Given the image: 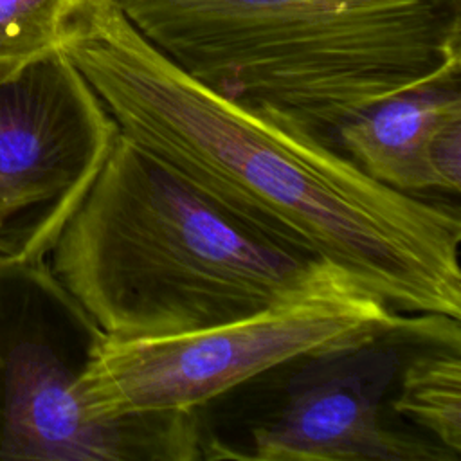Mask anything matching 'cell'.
Instances as JSON below:
<instances>
[{
    "mask_svg": "<svg viewBox=\"0 0 461 461\" xmlns=\"http://www.w3.org/2000/svg\"><path fill=\"white\" fill-rule=\"evenodd\" d=\"M58 49L124 137L227 214L400 313L461 321L457 202L394 191L339 146L216 94L113 0H68Z\"/></svg>",
    "mask_w": 461,
    "mask_h": 461,
    "instance_id": "1",
    "label": "cell"
},
{
    "mask_svg": "<svg viewBox=\"0 0 461 461\" xmlns=\"http://www.w3.org/2000/svg\"><path fill=\"white\" fill-rule=\"evenodd\" d=\"M47 261L117 340L193 333L351 283L243 225L121 131Z\"/></svg>",
    "mask_w": 461,
    "mask_h": 461,
    "instance_id": "2",
    "label": "cell"
},
{
    "mask_svg": "<svg viewBox=\"0 0 461 461\" xmlns=\"http://www.w3.org/2000/svg\"><path fill=\"white\" fill-rule=\"evenodd\" d=\"M216 94L337 146L339 128L461 77V0H113Z\"/></svg>",
    "mask_w": 461,
    "mask_h": 461,
    "instance_id": "3",
    "label": "cell"
},
{
    "mask_svg": "<svg viewBox=\"0 0 461 461\" xmlns=\"http://www.w3.org/2000/svg\"><path fill=\"white\" fill-rule=\"evenodd\" d=\"M459 319L403 313L382 330L301 353L196 409L202 459L459 461L393 409L405 364Z\"/></svg>",
    "mask_w": 461,
    "mask_h": 461,
    "instance_id": "4",
    "label": "cell"
},
{
    "mask_svg": "<svg viewBox=\"0 0 461 461\" xmlns=\"http://www.w3.org/2000/svg\"><path fill=\"white\" fill-rule=\"evenodd\" d=\"M104 337L47 259H0V459H202L196 409L85 412L77 382Z\"/></svg>",
    "mask_w": 461,
    "mask_h": 461,
    "instance_id": "5",
    "label": "cell"
},
{
    "mask_svg": "<svg viewBox=\"0 0 461 461\" xmlns=\"http://www.w3.org/2000/svg\"><path fill=\"white\" fill-rule=\"evenodd\" d=\"M400 315L344 281L193 333L104 337L77 382V394L94 420L194 411L292 357L367 337Z\"/></svg>",
    "mask_w": 461,
    "mask_h": 461,
    "instance_id": "6",
    "label": "cell"
},
{
    "mask_svg": "<svg viewBox=\"0 0 461 461\" xmlns=\"http://www.w3.org/2000/svg\"><path fill=\"white\" fill-rule=\"evenodd\" d=\"M117 135L58 47L0 77V259L49 258Z\"/></svg>",
    "mask_w": 461,
    "mask_h": 461,
    "instance_id": "7",
    "label": "cell"
},
{
    "mask_svg": "<svg viewBox=\"0 0 461 461\" xmlns=\"http://www.w3.org/2000/svg\"><path fill=\"white\" fill-rule=\"evenodd\" d=\"M461 122V77L427 83L384 99L346 121L337 146L376 182L412 196L439 193L434 153L441 135Z\"/></svg>",
    "mask_w": 461,
    "mask_h": 461,
    "instance_id": "8",
    "label": "cell"
},
{
    "mask_svg": "<svg viewBox=\"0 0 461 461\" xmlns=\"http://www.w3.org/2000/svg\"><path fill=\"white\" fill-rule=\"evenodd\" d=\"M393 409L461 459V339L430 344L405 364Z\"/></svg>",
    "mask_w": 461,
    "mask_h": 461,
    "instance_id": "9",
    "label": "cell"
},
{
    "mask_svg": "<svg viewBox=\"0 0 461 461\" xmlns=\"http://www.w3.org/2000/svg\"><path fill=\"white\" fill-rule=\"evenodd\" d=\"M68 0H0V61L22 63L58 47Z\"/></svg>",
    "mask_w": 461,
    "mask_h": 461,
    "instance_id": "10",
    "label": "cell"
},
{
    "mask_svg": "<svg viewBox=\"0 0 461 461\" xmlns=\"http://www.w3.org/2000/svg\"><path fill=\"white\" fill-rule=\"evenodd\" d=\"M20 63H11V61H0V77H4L5 74H9L11 70H14Z\"/></svg>",
    "mask_w": 461,
    "mask_h": 461,
    "instance_id": "11",
    "label": "cell"
}]
</instances>
